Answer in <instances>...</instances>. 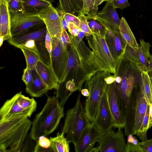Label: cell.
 <instances>
[{"mask_svg":"<svg viewBox=\"0 0 152 152\" xmlns=\"http://www.w3.org/2000/svg\"><path fill=\"white\" fill-rule=\"evenodd\" d=\"M71 42L65 69L59 83L66 79L74 82L81 92L83 83L96 72L102 70L92 51L84 42L70 34Z\"/></svg>","mask_w":152,"mask_h":152,"instance_id":"obj_1","label":"cell"},{"mask_svg":"<svg viewBox=\"0 0 152 152\" xmlns=\"http://www.w3.org/2000/svg\"><path fill=\"white\" fill-rule=\"evenodd\" d=\"M23 115L0 121V152L28 151L30 143L28 132L32 122Z\"/></svg>","mask_w":152,"mask_h":152,"instance_id":"obj_2","label":"cell"},{"mask_svg":"<svg viewBox=\"0 0 152 152\" xmlns=\"http://www.w3.org/2000/svg\"><path fill=\"white\" fill-rule=\"evenodd\" d=\"M147 70L124 54L117 61L114 74L117 100L121 112H125L135 84L140 82L141 73Z\"/></svg>","mask_w":152,"mask_h":152,"instance_id":"obj_3","label":"cell"},{"mask_svg":"<svg viewBox=\"0 0 152 152\" xmlns=\"http://www.w3.org/2000/svg\"><path fill=\"white\" fill-rule=\"evenodd\" d=\"M64 110L56 96H48L42 110L32 122L29 134L31 138L37 140L40 136H46L53 132L64 117Z\"/></svg>","mask_w":152,"mask_h":152,"instance_id":"obj_4","label":"cell"},{"mask_svg":"<svg viewBox=\"0 0 152 152\" xmlns=\"http://www.w3.org/2000/svg\"><path fill=\"white\" fill-rule=\"evenodd\" d=\"M111 73L104 70L99 71L85 81V87L88 90L84 108L87 117L91 124L96 116L99 104L105 91L107 84L106 78Z\"/></svg>","mask_w":152,"mask_h":152,"instance_id":"obj_5","label":"cell"},{"mask_svg":"<svg viewBox=\"0 0 152 152\" xmlns=\"http://www.w3.org/2000/svg\"><path fill=\"white\" fill-rule=\"evenodd\" d=\"M74 107L66 113L62 133L70 142L75 145L84 129L91 124L80 100L79 92Z\"/></svg>","mask_w":152,"mask_h":152,"instance_id":"obj_6","label":"cell"},{"mask_svg":"<svg viewBox=\"0 0 152 152\" xmlns=\"http://www.w3.org/2000/svg\"><path fill=\"white\" fill-rule=\"evenodd\" d=\"M106 34L93 32L91 35L86 37V39L101 70L114 74L117 63L107 45Z\"/></svg>","mask_w":152,"mask_h":152,"instance_id":"obj_7","label":"cell"},{"mask_svg":"<svg viewBox=\"0 0 152 152\" xmlns=\"http://www.w3.org/2000/svg\"><path fill=\"white\" fill-rule=\"evenodd\" d=\"M52 51L50 65L58 83L65 69L68 58L67 47L55 36L51 37Z\"/></svg>","mask_w":152,"mask_h":152,"instance_id":"obj_8","label":"cell"},{"mask_svg":"<svg viewBox=\"0 0 152 152\" xmlns=\"http://www.w3.org/2000/svg\"><path fill=\"white\" fill-rule=\"evenodd\" d=\"M98 142L99 152H126V144L121 128L116 132L110 129L102 135Z\"/></svg>","mask_w":152,"mask_h":152,"instance_id":"obj_9","label":"cell"},{"mask_svg":"<svg viewBox=\"0 0 152 152\" xmlns=\"http://www.w3.org/2000/svg\"><path fill=\"white\" fill-rule=\"evenodd\" d=\"M10 14L12 37L22 34L35 26L44 23L37 13L25 12Z\"/></svg>","mask_w":152,"mask_h":152,"instance_id":"obj_10","label":"cell"},{"mask_svg":"<svg viewBox=\"0 0 152 152\" xmlns=\"http://www.w3.org/2000/svg\"><path fill=\"white\" fill-rule=\"evenodd\" d=\"M37 14L45 24L51 37L63 32L62 17L58 10L51 4L37 12Z\"/></svg>","mask_w":152,"mask_h":152,"instance_id":"obj_11","label":"cell"},{"mask_svg":"<svg viewBox=\"0 0 152 152\" xmlns=\"http://www.w3.org/2000/svg\"><path fill=\"white\" fill-rule=\"evenodd\" d=\"M102 10L98 12L95 20L107 29H118L121 19L114 5L113 0L106 1Z\"/></svg>","mask_w":152,"mask_h":152,"instance_id":"obj_12","label":"cell"},{"mask_svg":"<svg viewBox=\"0 0 152 152\" xmlns=\"http://www.w3.org/2000/svg\"><path fill=\"white\" fill-rule=\"evenodd\" d=\"M105 93L108 107L113 122L114 127L118 129L125 127L126 122L118 104L115 82L107 85Z\"/></svg>","mask_w":152,"mask_h":152,"instance_id":"obj_13","label":"cell"},{"mask_svg":"<svg viewBox=\"0 0 152 152\" xmlns=\"http://www.w3.org/2000/svg\"><path fill=\"white\" fill-rule=\"evenodd\" d=\"M92 124L94 125L102 134L114 127L113 122L108 107L105 91L100 101L96 116Z\"/></svg>","mask_w":152,"mask_h":152,"instance_id":"obj_14","label":"cell"},{"mask_svg":"<svg viewBox=\"0 0 152 152\" xmlns=\"http://www.w3.org/2000/svg\"><path fill=\"white\" fill-rule=\"evenodd\" d=\"M102 134L93 124L84 130L77 143L74 145L76 152H89L95 143L98 142Z\"/></svg>","mask_w":152,"mask_h":152,"instance_id":"obj_15","label":"cell"},{"mask_svg":"<svg viewBox=\"0 0 152 152\" xmlns=\"http://www.w3.org/2000/svg\"><path fill=\"white\" fill-rule=\"evenodd\" d=\"M17 98L18 93L4 103L0 110V121L23 115L31 116L32 114L19 105Z\"/></svg>","mask_w":152,"mask_h":152,"instance_id":"obj_16","label":"cell"},{"mask_svg":"<svg viewBox=\"0 0 152 152\" xmlns=\"http://www.w3.org/2000/svg\"><path fill=\"white\" fill-rule=\"evenodd\" d=\"M113 31L110 36L105 34V39L110 53L117 63L124 54L127 45L118 29L113 30Z\"/></svg>","mask_w":152,"mask_h":152,"instance_id":"obj_17","label":"cell"},{"mask_svg":"<svg viewBox=\"0 0 152 152\" xmlns=\"http://www.w3.org/2000/svg\"><path fill=\"white\" fill-rule=\"evenodd\" d=\"M0 37L4 41L12 37L11 31L10 14L6 0H0Z\"/></svg>","mask_w":152,"mask_h":152,"instance_id":"obj_18","label":"cell"},{"mask_svg":"<svg viewBox=\"0 0 152 152\" xmlns=\"http://www.w3.org/2000/svg\"><path fill=\"white\" fill-rule=\"evenodd\" d=\"M35 69L49 90L57 89L58 82L50 66L39 59L37 63Z\"/></svg>","mask_w":152,"mask_h":152,"instance_id":"obj_19","label":"cell"},{"mask_svg":"<svg viewBox=\"0 0 152 152\" xmlns=\"http://www.w3.org/2000/svg\"><path fill=\"white\" fill-rule=\"evenodd\" d=\"M47 29L46 27L30 32H25L19 35L12 37L8 40L11 45L15 46L24 43L29 40H34L37 43H45Z\"/></svg>","mask_w":152,"mask_h":152,"instance_id":"obj_20","label":"cell"},{"mask_svg":"<svg viewBox=\"0 0 152 152\" xmlns=\"http://www.w3.org/2000/svg\"><path fill=\"white\" fill-rule=\"evenodd\" d=\"M32 80L28 84L26 85V92L31 96L41 97L47 93L49 90L35 69L32 70Z\"/></svg>","mask_w":152,"mask_h":152,"instance_id":"obj_21","label":"cell"},{"mask_svg":"<svg viewBox=\"0 0 152 152\" xmlns=\"http://www.w3.org/2000/svg\"><path fill=\"white\" fill-rule=\"evenodd\" d=\"M148 103L140 92L137 96L132 134L137 135L145 115Z\"/></svg>","mask_w":152,"mask_h":152,"instance_id":"obj_22","label":"cell"},{"mask_svg":"<svg viewBox=\"0 0 152 152\" xmlns=\"http://www.w3.org/2000/svg\"><path fill=\"white\" fill-rule=\"evenodd\" d=\"M56 90V97L61 107L64 108L68 98L74 92L77 91V89L74 82L70 80H65L63 82L58 83Z\"/></svg>","mask_w":152,"mask_h":152,"instance_id":"obj_23","label":"cell"},{"mask_svg":"<svg viewBox=\"0 0 152 152\" xmlns=\"http://www.w3.org/2000/svg\"><path fill=\"white\" fill-rule=\"evenodd\" d=\"M119 30L122 38L127 45L133 48L138 47L139 45L126 19L123 17L121 19Z\"/></svg>","mask_w":152,"mask_h":152,"instance_id":"obj_24","label":"cell"},{"mask_svg":"<svg viewBox=\"0 0 152 152\" xmlns=\"http://www.w3.org/2000/svg\"><path fill=\"white\" fill-rule=\"evenodd\" d=\"M140 83V92L148 103L150 104L152 103V82L147 70H143L141 72Z\"/></svg>","mask_w":152,"mask_h":152,"instance_id":"obj_25","label":"cell"},{"mask_svg":"<svg viewBox=\"0 0 152 152\" xmlns=\"http://www.w3.org/2000/svg\"><path fill=\"white\" fill-rule=\"evenodd\" d=\"M64 134L61 133L55 137H50V148L54 152H69V143Z\"/></svg>","mask_w":152,"mask_h":152,"instance_id":"obj_26","label":"cell"},{"mask_svg":"<svg viewBox=\"0 0 152 152\" xmlns=\"http://www.w3.org/2000/svg\"><path fill=\"white\" fill-rule=\"evenodd\" d=\"M151 45L144 39L140 40V44L138 48L140 61V65L147 69V67L151 55L149 50Z\"/></svg>","mask_w":152,"mask_h":152,"instance_id":"obj_27","label":"cell"},{"mask_svg":"<svg viewBox=\"0 0 152 152\" xmlns=\"http://www.w3.org/2000/svg\"><path fill=\"white\" fill-rule=\"evenodd\" d=\"M25 12L37 13L52 4L46 0H22Z\"/></svg>","mask_w":152,"mask_h":152,"instance_id":"obj_28","label":"cell"},{"mask_svg":"<svg viewBox=\"0 0 152 152\" xmlns=\"http://www.w3.org/2000/svg\"><path fill=\"white\" fill-rule=\"evenodd\" d=\"M17 100L21 107L31 114L36 110L37 103L35 99L25 96L22 94V91L18 93Z\"/></svg>","mask_w":152,"mask_h":152,"instance_id":"obj_29","label":"cell"},{"mask_svg":"<svg viewBox=\"0 0 152 152\" xmlns=\"http://www.w3.org/2000/svg\"><path fill=\"white\" fill-rule=\"evenodd\" d=\"M23 52L26 60V67L33 70L36 69L37 63L40 57L35 53L24 49H21Z\"/></svg>","mask_w":152,"mask_h":152,"instance_id":"obj_30","label":"cell"},{"mask_svg":"<svg viewBox=\"0 0 152 152\" xmlns=\"http://www.w3.org/2000/svg\"><path fill=\"white\" fill-rule=\"evenodd\" d=\"M126 152H145L141 145L140 142L133 135L129 134L126 144Z\"/></svg>","mask_w":152,"mask_h":152,"instance_id":"obj_31","label":"cell"},{"mask_svg":"<svg viewBox=\"0 0 152 152\" xmlns=\"http://www.w3.org/2000/svg\"><path fill=\"white\" fill-rule=\"evenodd\" d=\"M150 104H148L145 115L139 132L137 135L142 141L147 140V132L148 129V121L149 115Z\"/></svg>","mask_w":152,"mask_h":152,"instance_id":"obj_32","label":"cell"},{"mask_svg":"<svg viewBox=\"0 0 152 152\" xmlns=\"http://www.w3.org/2000/svg\"><path fill=\"white\" fill-rule=\"evenodd\" d=\"M7 2L10 13L15 14L25 12L22 0H10Z\"/></svg>","mask_w":152,"mask_h":152,"instance_id":"obj_33","label":"cell"},{"mask_svg":"<svg viewBox=\"0 0 152 152\" xmlns=\"http://www.w3.org/2000/svg\"><path fill=\"white\" fill-rule=\"evenodd\" d=\"M77 17L81 22L80 29L84 32L85 36L88 37L91 35L93 32L89 26L87 16L83 14L79 13Z\"/></svg>","mask_w":152,"mask_h":152,"instance_id":"obj_34","label":"cell"},{"mask_svg":"<svg viewBox=\"0 0 152 152\" xmlns=\"http://www.w3.org/2000/svg\"><path fill=\"white\" fill-rule=\"evenodd\" d=\"M14 46L20 49H24L29 50L40 56L36 43L34 40H29L24 43L16 45Z\"/></svg>","mask_w":152,"mask_h":152,"instance_id":"obj_35","label":"cell"},{"mask_svg":"<svg viewBox=\"0 0 152 152\" xmlns=\"http://www.w3.org/2000/svg\"><path fill=\"white\" fill-rule=\"evenodd\" d=\"M59 11L66 12L76 15L75 10L70 0H59Z\"/></svg>","mask_w":152,"mask_h":152,"instance_id":"obj_36","label":"cell"},{"mask_svg":"<svg viewBox=\"0 0 152 152\" xmlns=\"http://www.w3.org/2000/svg\"><path fill=\"white\" fill-rule=\"evenodd\" d=\"M138 48H133L126 45L124 54L128 58L135 61L140 65Z\"/></svg>","mask_w":152,"mask_h":152,"instance_id":"obj_37","label":"cell"},{"mask_svg":"<svg viewBox=\"0 0 152 152\" xmlns=\"http://www.w3.org/2000/svg\"><path fill=\"white\" fill-rule=\"evenodd\" d=\"M58 12L65 19L67 25L71 22L73 23L77 27L80 28L81 22L77 16L69 13L62 12L59 10Z\"/></svg>","mask_w":152,"mask_h":152,"instance_id":"obj_38","label":"cell"},{"mask_svg":"<svg viewBox=\"0 0 152 152\" xmlns=\"http://www.w3.org/2000/svg\"><path fill=\"white\" fill-rule=\"evenodd\" d=\"M88 22L89 26L93 32L101 34L106 33L107 29L101 24H99L94 21Z\"/></svg>","mask_w":152,"mask_h":152,"instance_id":"obj_39","label":"cell"},{"mask_svg":"<svg viewBox=\"0 0 152 152\" xmlns=\"http://www.w3.org/2000/svg\"><path fill=\"white\" fill-rule=\"evenodd\" d=\"M32 70L26 67L24 69L22 80L26 85L28 84L32 80Z\"/></svg>","mask_w":152,"mask_h":152,"instance_id":"obj_40","label":"cell"},{"mask_svg":"<svg viewBox=\"0 0 152 152\" xmlns=\"http://www.w3.org/2000/svg\"><path fill=\"white\" fill-rule=\"evenodd\" d=\"M95 2V0H91L88 14L87 16L88 20L89 19L95 20L96 15L98 12V10L96 8Z\"/></svg>","mask_w":152,"mask_h":152,"instance_id":"obj_41","label":"cell"},{"mask_svg":"<svg viewBox=\"0 0 152 152\" xmlns=\"http://www.w3.org/2000/svg\"><path fill=\"white\" fill-rule=\"evenodd\" d=\"M39 146L45 148L50 147L51 142L50 139L45 136H40L37 140V143Z\"/></svg>","mask_w":152,"mask_h":152,"instance_id":"obj_42","label":"cell"},{"mask_svg":"<svg viewBox=\"0 0 152 152\" xmlns=\"http://www.w3.org/2000/svg\"><path fill=\"white\" fill-rule=\"evenodd\" d=\"M113 3L116 9L119 8L121 10L130 6L128 0H113Z\"/></svg>","mask_w":152,"mask_h":152,"instance_id":"obj_43","label":"cell"},{"mask_svg":"<svg viewBox=\"0 0 152 152\" xmlns=\"http://www.w3.org/2000/svg\"><path fill=\"white\" fill-rule=\"evenodd\" d=\"M83 0H70L75 13L78 14L81 11L83 5Z\"/></svg>","mask_w":152,"mask_h":152,"instance_id":"obj_44","label":"cell"},{"mask_svg":"<svg viewBox=\"0 0 152 152\" xmlns=\"http://www.w3.org/2000/svg\"><path fill=\"white\" fill-rule=\"evenodd\" d=\"M68 29L70 34L73 36L77 37L81 29L73 23L70 22L68 25Z\"/></svg>","mask_w":152,"mask_h":152,"instance_id":"obj_45","label":"cell"},{"mask_svg":"<svg viewBox=\"0 0 152 152\" xmlns=\"http://www.w3.org/2000/svg\"><path fill=\"white\" fill-rule=\"evenodd\" d=\"M140 143L145 152H152V139L142 141Z\"/></svg>","mask_w":152,"mask_h":152,"instance_id":"obj_46","label":"cell"},{"mask_svg":"<svg viewBox=\"0 0 152 152\" xmlns=\"http://www.w3.org/2000/svg\"><path fill=\"white\" fill-rule=\"evenodd\" d=\"M45 44V47L48 51L50 57L52 49L51 37L47 30Z\"/></svg>","mask_w":152,"mask_h":152,"instance_id":"obj_47","label":"cell"},{"mask_svg":"<svg viewBox=\"0 0 152 152\" xmlns=\"http://www.w3.org/2000/svg\"><path fill=\"white\" fill-rule=\"evenodd\" d=\"M82 9L79 13L83 14L87 16L89 10L91 0H83Z\"/></svg>","mask_w":152,"mask_h":152,"instance_id":"obj_48","label":"cell"},{"mask_svg":"<svg viewBox=\"0 0 152 152\" xmlns=\"http://www.w3.org/2000/svg\"><path fill=\"white\" fill-rule=\"evenodd\" d=\"M34 152H53L50 147L48 148H45L39 146L36 144L34 149Z\"/></svg>","mask_w":152,"mask_h":152,"instance_id":"obj_49","label":"cell"},{"mask_svg":"<svg viewBox=\"0 0 152 152\" xmlns=\"http://www.w3.org/2000/svg\"><path fill=\"white\" fill-rule=\"evenodd\" d=\"M147 71L150 77L152 79V55L147 66Z\"/></svg>","mask_w":152,"mask_h":152,"instance_id":"obj_50","label":"cell"},{"mask_svg":"<svg viewBox=\"0 0 152 152\" xmlns=\"http://www.w3.org/2000/svg\"><path fill=\"white\" fill-rule=\"evenodd\" d=\"M152 126V103L150 104L148 129Z\"/></svg>","mask_w":152,"mask_h":152,"instance_id":"obj_51","label":"cell"},{"mask_svg":"<svg viewBox=\"0 0 152 152\" xmlns=\"http://www.w3.org/2000/svg\"><path fill=\"white\" fill-rule=\"evenodd\" d=\"M60 41L66 46L68 47L69 44L67 42L63 34V32L57 36Z\"/></svg>","mask_w":152,"mask_h":152,"instance_id":"obj_52","label":"cell"},{"mask_svg":"<svg viewBox=\"0 0 152 152\" xmlns=\"http://www.w3.org/2000/svg\"><path fill=\"white\" fill-rule=\"evenodd\" d=\"M115 78L114 75H110L107 76L106 78V81L107 84L113 83L115 82Z\"/></svg>","mask_w":152,"mask_h":152,"instance_id":"obj_53","label":"cell"},{"mask_svg":"<svg viewBox=\"0 0 152 152\" xmlns=\"http://www.w3.org/2000/svg\"><path fill=\"white\" fill-rule=\"evenodd\" d=\"M85 36V35L84 32L81 29L77 36L76 37L78 40L80 41L82 40L83 39Z\"/></svg>","mask_w":152,"mask_h":152,"instance_id":"obj_54","label":"cell"},{"mask_svg":"<svg viewBox=\"0 0 152 152\" xmlns=\"http://www.w3.org/2000/svg\"><path fill=\"white\" fill-rule=\"evenodd\" d=\"M63 34L67 42L70 45L71 43V41L69 36L68 35L66 30H63Z\"/></svg>","mask_w":152,"mask_h":152,"instance_id":"obj_55","label":"cell"},{"mask_svg":"<svg viewBox=\"0 0 152 152\" xmlns=\"http://www.w3.org/2000/svg\"><path fill=\"white\" fill-rule=\"evenodd\" d=\"M81 92V94L84 96L87 97L89 95L88 90L86 88L82 89Z\"/></svg>","mask_w":152,"mask_h":152,"instance_id":"obj_56","label":"cell"},{"mask_svg":"<svg viewBox=\"0 0 152 152\" xmlns=\"http://www.w3.org/2000/svg\"><path fill=\"white\" fill-rule=\"evenodd\" d=\"M62 25L63 30H66L68 29V25L64 18L62 17Z\"/></svg>","mask_w":152,"mask_h":152,"instance_id":"obj_57","label":"cell"},{"mask_svg":"<svg viewBox=\"0 0 152 152\" xmlns=\"http://www.w3.org/2000/svg\"><path fill=\"white\" fill-rule=\"evenodd\" d=\"M104 2V0H95V5L96 9L98 10V6Z\"/></svg>","mask_w":152,"mask_h":152,"instance_id":"obj_58","label":"cell"},{"mask_svg":"<svg viewBox=\"0 0 152 152\" xmlns=\"http://www.w3.org/2000/svg\"><path fill=\"white\" fill-rule=\"evenodd\" d=\"M99 152V150L97 147L92 148L89 152Z\"/></svg>","mask_w":152,"mask_h":152,"instance_id":"obj_59","label":"cell"},{"mask_svg":"<svg viewBox=\"0 0 152 152\" xmlns=\"http://www.w3.org/2000/svg\"><path fill=\"white\" fill-rule=\"evenodd\" d=\"M4 41V38L2 37H0V47L2 45Z\"/></svg>","mask_w":152,"mask_h":152,"instance_id":"obj_60","label":"cell"},{"mask_svg":"<svg viewBox=\"0 0 152 152\" xmlns=\"http://www.w3.org/2000/svg\"><path fill=\"white\" fill-rule=\"evenodd\" d=\"M107 0H104V1H107Z\"/></svg>","mask_w":152,"mask_h":152,"instance_id":"obj_61","label":"cell"},{"mask_svg":"<svg viewBox=\"0 0 152 152\" xmlns=\"http://www.w3.org/2000/svg\"><path fill=\"white\" fill-rule=\"evenodd\" d=\"M8 2V1H9L10 0H6Z\"/></svg>","mask_w":152,"mask_h":152,"instance_id":"obj_62","label":"cell"},{"mask_svg":"<svg viewBox=\"0 0 152 152\" xmlns=\"http://www.w3.org/2000/svg\"><path fill=\"white\" fill-rule=\"evenodd\" d=\"M151 80H152V79H151Z\"/></svg>","mask_w":152,"mask_h":152,"instance_id":"obj_63","label":"cell"}]
</instances>
